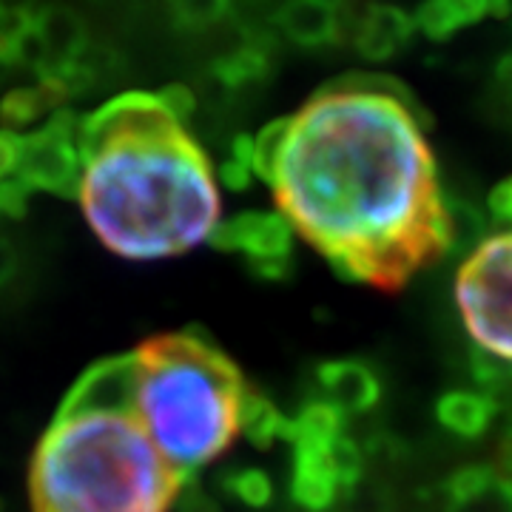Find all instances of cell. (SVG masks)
<instances>
[{"label": "cell", "mask_w": 512, "mask_h": 512, "mask_svg": "<svg viewBox=\"0 0 512 512\" xmlns=\"http://www.w3.org/2000/svg\"><path fill=\"white\" fill-rule=\"evenodd\" d=\"M15 271V254H12V248L0 239V282H6L9 276Z\"/></svg>", "instance_id": "83f0119b"}, {"label": "cell", "mask_w": 512, "mask_h": 512, "mask_svg": "<svg viewBox=\"0 0 512 512\" xmlns=\"http://www.w3.org/2000/svg\"><path fill=\"white\" fill-rule=\"evenodd\" d=\"M319 387L325 393L322 402L333 404L339 413H362L370 410L382 396L379 376L373 367L359 359H333L316 370Z\"/></svg>", "instance_id": "ba28073f"}, {"label": "cell", "mask_w": 512, "mask_h": 512, "mask_svg": "<svg viewBox=\"0 0 512 512\" xmlns=\"http://www.w3.org/2000/svg\"><path fill=\"white\" fill-rule=\"evenodd\" d=\"M487 211L493 217L495 225H501L504 231H512V177L501 180L487 197Z\"/></svg>", "instance_id": "603a6c76"}, {"label": "cell", "mask_w": 512, "mask_h": 512, "mask_svg": "<svg viewBox=\"0 0 512 512\" xmlns=\"http://www.w3.org/2000/svg\"><path fill=\"white\" fill-rule=\"evenodd\" d=\"M345 413H339L328 402H311L299 410V416L288 419L285 441H291L293 450H330V444L342 439Z\"/></svg>", "instance_id": "5bb4252c"}, {"label": "cell", "mask_w": 512, "mask_h": 512, "mask_svg": "<svg viewBox=\"0 0 512 512\" xmlns=\"http://www.w3.org/2000/svg\"><path fill=\"white\" fill-rule=\"evenodd\" d=\"M498 484H501V478H498L495 470L473 464V467H461L458 473L450 476L447 493H450L453 507L458 510V507H467V504H476L481 498H487Z\"/></svg>", "instance_id": "ac0fdd59"}, {"label": "cell", "mask_w": 512, "mask_h": 512, "mask_svg": "<svg viewBox=\"0 0 512 512\" xmlns=\"http://www.w3.org/2000/svg\"><path fill=\"white\" fill-rule=\"evenodd\" d=\"M60 94H63V89L57 83H52V80L37 86V89L12 92L3 100V120L12 128L35 126L37 120L60 100Z\"/></svg>", "instance_id": "e0dca14e"}, {"label": "cell", "mask_w": 512, "mask_h": 512, "mask_svg": "<svg viewBox=\"0 0 512 512\" xmlns=\"http://www.w3.org/2000/svg\"><path fill=\"white\" fill-rule=\"evenodd\" d=\"M285 427H288V416L276 410L271 399L248 387L239 410V433L254 441L256 447H271L276 439H285Z\"/></svg>", "instance_id": "2e32d148"}, {"label": "cell", "mask_w": 512, "mask_h": 512, "mask_svg": "<svg viewBox=\"0 0 512 512\" xmlns=\"http://www.w3.org/2000/svg\"><path fill=\"white\" fill-rule=\"evenodd\" d=\"M128 356L131 413L180 476L231 447L248 384L214 342L200 333H168Z\"/></svg>", "instance_id": "277c9868"}, {"label": "cell", "mask_w": 512, "mask_h": 512, "mask_svg": "<svg viewBox=\"0 0 512 512\" xmlns=\"http://www.w3.org/2000/svg\"><path fill=\"white\" fill-rule=\"evenodd\" d=\"M15 177L29 191L77 197L80 185V128L69 114H57L46 126L18 137Z\"/></svg>", "instance_id": "8992f818"}, {"label": "cell", "mask_w": 512, "mask_h": 512, "mask_svg": "<svg viewBox=\"0 0 512 512\" xmlns=\"http://www.w3.org/2000/svg\"><path fill=\"white\" fill-rule=\"evenodd\" d=\"M441 220H444V251L447 254H458L467 259L487 242V217L473 202L444 194L441 197Z\"/></svg>", "instance_id": "9a60e30c"}, {"label": "cell", "mask_w": 512, "mask_h": 512, "mask_svg": "<svg viewBox=\"0 0 512 512\" xmlns=\"http://www.w3.org/2000/svg\"><path fill=\"white\" fill-rule=\"evenodd\" d=\"M416 23L413 18L396 9V6H370L365 18L356 23V35L353 43L359 49V55L370 60V63H382L399 55L407 40L413 37Z\"/></svg>", "instance_id": "9c48e42d"}, {"label": "cell", "mask_w": 512, "mask_h": 512, "mask_svg": "<svg viewBox=\"0 0 512 512\" xmlns=\"http://www.w3.org/2000/svg\"><path fill=\"white\" fill-rule=\"evenodd\" d=\"M183 481L128 404L63 402L37 444L29 495L35 512H168Z\"/></svg>", "instance_id": "3957f363"}, {"label": "cell", "mask_w": 512, "mask_h": 512, "mask_svg": "<svg viewBox=\"0 0 512 512\" xmlns=\"http://www.w3.org/2000/svg\"><path fill=\"white\" fill-rule=\"evenodd\" d=\"M507 3H490V0H439V3H424L413 15L416 29H421L430 40H447L461 29L473 26L484 18H501L507 15Z\"/></svg>", "instance_id": "30bf717a"}, {"label": "cell", "mask_w": 512, "mask_h": 512, "mask_svg": "<svg viewBox=\"0 0 512 512\" xmlns=\"http://www.w3.org/2000/svg\"><path fill=\"white\" fill-rule=\"evenodd\" d=\"M328 464L330 473L336 478V484H339L342 490H348V487H353V484L362 478L365 456H362V450H359L356 441L348 439V436H342V439H336L330 444Z\"/></svg>", "instance_id": "d6986e66"}, {"label": "cell", "mask_w": 512, "mask_h": 512, "mask_svg": "<svg viewBox=\"0 0 512 512\" xmlns=\"http://www.w3.org/2000/svg\"><path fill=\"white\" fill-rule=\"evenodd\" d=\"M456 305L476 348L512 365V231L487 237L461 262Z\"/></svg>", "instance_id": "5b68a950"}, {"label": "cell", "mask_w": 512, "mask_h": 512, "mask_svg": "<svg viewBox=\"0 0 512 512\" xmlns=\"http://www.w3.org/2000/svg\"><path fill=\"white\" fill-rule=\"evenodd\" d=\"M276 26L299 46H328L339 40L342 32V12L333 3H291L279 9Z\"/></svg>", "instance_id": "7c38bea8"}, {"label": "cell", "mask_w": 512, "mask_h": 512, "mask_svg": "<svg viewBox=\"0 0 512 512\" xmlns=\"http://www.w3.org/2000/svg\"><path fill=\"white\" fill-rule=\"evenodd\" d=\"M185 89L109 100L80 126L77 200L100 242L126 259L197 248L220 225V188L191 137Z\"/></svg>", "instance_id": "7a4b0ae2"}, {"label": "cell", "mask_w": 512, "mask_h": 512, "mask_svg": "<svg viewBox=\"0 0 512 512\" xmlns=\"http://www.w3.org/2000/svg\"><path fill=\"white\" fill-rule=\"evenodd\" d=\"M217 72L228 86H245V83H254L256 77L268 72V60H265L259 46H245L237 55L225 57Z\"/></svg>", "instance_id": "ffe728a7"}, {"label": "cell", "mask_w": 512, "mask_h": 512, "mask_svg": "<svg viewBox=\"0 0 512 512\" xmlns=\"http://www.w3.org/2000/svg\"><path fill=\"white\" fill-rule=\"evenodd\" d=\"M18 165V137L0 134V185L15 174Z\"/></svg>", "instance_id": "484cf974"}, {"label": "cell", "mask_w": 512, "mask_h": 512, "mask_svg": "<svg viewBox=\"0 0 512 512\" xmlns=\"http://www.w3.org/2000/svg\"><path fill=\"white\" fill-rule=\"evenodd\" d=\"M32 35V18L20 9H0V60H15Z\"/></svg>", "instance_id": "7402d4cb"}, {"label": "cell", "mask_w": 512, "mask_h": 512, "mask_svg": "<svg viewBox=\"0 0 512 512\" xmlns=\"http://www.w3.org/2000/svg\"><path fill=\"white\" fill-rule=\"evenodd\" d=\"M504 490H507V501H510V507H512V481H507V484H504Z\"/></svg>", "instance_id": "f1b7e54d"}, {"label": "cell", "mask_w": 512, "mask_h": 512, "mask_svg": "<svg viewBox=\"0 0 512 512\" xmlns=\"http://www.w3.org/2000/svg\"><path fill=\"white\" fill-rule=\"evenodd\" d=\"M498 83H501V89H504L507 109L512 111V55H507L498 63Z\"/></svg>", "instance_id": "4316f807"}, {"label": "cell", "mask_w": 512, "mask_h": 512, "mask_svg": "<svg viewBox=\"0 0 512 512\" xmlns=\"http://www.w3.org/2000/svg\"><path fill=\"white\" fill-rule=\"evenodd\" d=\"M177 504H180V512H220V507H217L208 495L200 493L197 487H185V490H180Z\"/></svg>", "instance_id": "d4e9b609"}, {"label": "cell", "mask_w": 512, "mask_h": 512, "mask_svg": "<svg viewBox=\"0 0 512 512\" xmlns=\"http://www.w3.org/2000/svg\"><path fill=\"white\" fill-rule=\"evenodd\" d=\"M225 490L248 507H265L274 498V484L262 470H237L225 481Z\"/></svg>", "instance_id": "44dd1931"}, {"label": "cell", "mask_w": 512, "mask_h": 512, "mask_svg": "<svg viewBox=\"0 0 512 512\" xmlns=\"http://www.w3.org/2000/svg\"><path fill=\"white\" fill-rule=\"evenodd\" d=\"M407 86L356 74L288 117L265 183L293 234L350 282L399 288L444 256L436 160Z\"/></svg>", "instance_id": "6da1fadb"}, {"label": "cell", "mask_w": 512, "mask_h": 512, "mask_svg": "<svg viewBox=\"0 0 512 512\" xmlns=\"http://www.w3.org/2000/svg\"><path fill=\"white\" fill-rule=\"evenodd\" d=\"M339 484L330 473L328 450H293L291 493L299 507L311 512H325L333 507Z\"/></svg>", "instance_id": "8fae6325"}, {"label": "cell", "mask_w": 512, "mask_h": 512, "mask_svg": "<svg viewBox=\"0 0 512 512\" xmlns=\"http://www.w3.org/2000/svg\"><path fill=\"white\" fill-rule=\"evenodd\" d=\"M211 242L220 251L242 254L251 271L265 279H282L293 268V228L279 211H242L217 225Z\"/></svg>", "instance_id": "52a82bcc"}, {"label": "cell", "mask_w": 512, "mask_h": 512, "mask_svg": "<svg viewBox=\"0 0 512 512\" xmlns=\"http://www.w3.org/2000/svg\"><path fill=\"white\" fill-rule=\"evenodd\" d=\"M29 194H32V191L12 174L6 183L0 185V211H3V214H20V211L26 208V197H29Z\"/></svg>", "instance_id": "cb8c5ba5"}, {"label": "cell", "mask_w": 512, "mask_h": 512, "mask_svg": "<svg viewBox=\"0 0 512 512\" xmlns=\"http://www.w3.org/2000/svg\"><path fill=\"white\" fill-rule=\"evenodd\" d=\"M495 413L498 407L484 393H473V390H450L436 404L441 427H447L461 439H478L493 424Z\"/></svg>", "instance_id": "4fadbf2b"}]
</instances>
